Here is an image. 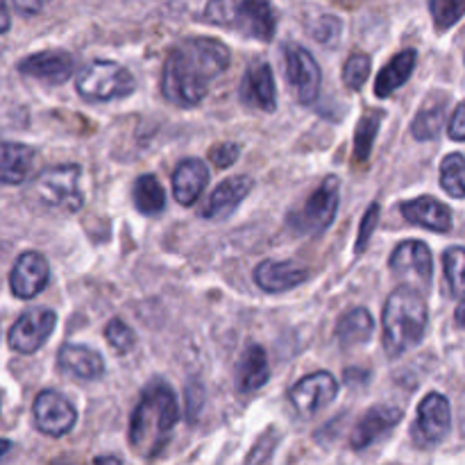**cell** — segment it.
Masks as SVG:
<instances>
[{"label":"cell","instance_id":"cell-1","mask_svg":"<svg viewBox=\"0 0 465 465\" xmlns=\"http://www.w3.org/2000/svg\"><path fill=\"white\" fill-rule=\"evenodd\" d=\"M230 48L212 36H193L171 50L163 62L162 94L177 107H198L209 86L230 66Z\"/></svg>","mask_w":465,"mask_h":465},{"label":"cell","instance_id":"cell-2","mask_svg":"<svg viewBox=\"0 0 465 465\" xmlns=\"http://www.w3.org/2000/svg\"><path fill=\"white\" fill-rule=\"evenodd\" d=\"M180 420V402L166 381H153L141 395L130 420V445L139 457L157 459Z\"/></svg>","mask_w":465,"mask_h":465},{"label":"cell","instance_id":"cell-3","mask_svg":"<svg viewBox=\"0 0 465 465\" xmlns=\"http://www.w3.org/2000/svg\"><path fill=\"white\" fill-rule=\"evenodd\" d=\"M430 309L425 298L411 286H398L389 295L381 313V339L389 357H402L425 339Z\"/></svg>","mask_w":465,"mask_h":465},{"label":"cell","instance_id":"cell-4","mask_svg":"<svg viewBox=\"0 0 465 465\" xmlns=\"http://www.w3.org/2000/svg\"><path fill=\"white\" fill-rule=\"evenodd\" d=\"M77 94L89 103H109L134 94V75L125 66L107 59H95L77 73Z\"/></svg>","mask_w":465,"mask_h":465},{"label":"cell","instance_id":"cell-5","mask_svg":"<svg viewBox=\"0 0 465 465\" xmlns=\"http://www.w3.org/2000/svg\"><path fill=\"white\" fill-rule=\"evenodd\" d=\"M80 175L82 168L77 163H64V166L48 168V171H44L36 177L30 193L44 207L77 213L82 204H84V195H82L80 189Z\"/></svg>","mask_w":465,"mask_h":465},{"label":"cell","instance_id":"cell-6","mask_svg":"<svg viewBox=\"0 0 465 465\" xmlns=\"http://www.w3.org/2000/svg\"><path fill=\"white\" fill-rule=\"evenodd\" d=\"M341 203V180L336 175H330L312 195L302 209L293 212L289 216V223L300 234H321L322 230L334 223L336 212Z\"/></svg>","mask_w":465,"mask_h":465},{"label":"cell","instance_id":"cell-7","mask_svg":"<svg viewBox=\"0 0 465 465\" xmlns=\"http://www.w3.org/2000/svg\"><path fill=\"white\" fill-rule=\"evenodd\" d=\"M391 272L402 286L430 291L434 280V257L422 241H402L391 254Z\"/></svg>","mask_w":465,"mask_h":465},{"label":"cell","instance_id":"cell-8","mask_svg":"<svg viewBox=\"0 0 465 465\" xmlns=\"http://www.w3.org/2000/svg\"><path fill=\"white\" fill-rule=\"evenodd\" d=\"M452 430V409L450 400L440 393H430L418 407L416 422L411 427V439L418 448L430 450L443 443Z\"/></svg>","mask_w":465,"mask_h":465},{"label":"cell","instance_id":"cell-9","mask_svg":"<svg viewBox=\"0 0 465 465\" xmlns=\"http://www.w3.org/2000/svg\"><path fill=\"white\" fill-rule=\"evenodd\" d=\"M284 73L300 104L316 103L321 94L322 73L313 54L300 44L284 45Z\"/></svg>","mask_w":465,"mask_h":465},{"label":"cell","instance_id":"cell-10","mask_svg":"<svg viewBox=\"0 0 465 465\" xmlns=\"http://www.w3.org/2000/svg\"><path fill=\"white\" fill-rule=\"evenodd\" d=\"M57 327V313L53 309L36 307L27 309L18 316V321L9 327V348L18 354H35L45 345L50 334Z\"/></svg>","mask_w":465,"mask_h":465},{"label":"cell","instance_id":"cell-11","mask_svg":"<svg viewBox=\"0 0 465 465\" xmlns=\"http://www.w3.org/2000/svg\"><path fill=\"white\" fill-rule=\"evenodd\" d=\"M35 425L41 434L62 439L71 434L77 422V411L59 391H41L32 404Z\"/></svg>","mask_w":465,"mask_h":465},{"label":"cell","instance_id":"cell-12","mask_svg":"<svg viewBox=\"0 0 465 465\" xmlns=\"http://www.w3.org/2000/svg\"><path fill=\"white\" fill-rule=\"evenodd\" d=\"M336 395H339V381L334 380V375L321 371L300 380L289 391V402L293 404L295 413L300 418H312L321 409L330 407L336 400Z\"/></svg>","mask_w":465,"mask_h":465},{"label":"cell","instance_id":"cell-13","mask_svg":"<svg viewBox=\"0 0 465 465\" xmlns=\"http://www.w3.org/2000/svg\"><path fill=\"white\" fill-rule=\"evenodd\" d=\"M16 68L21 75L35 77L45 84H64L75 71V57L66 50H44L21 59Z\"/></svg>","mask_w":465,"mask_h":465},{"label":"cell","instance_id":"cell-14","mask_svg":"<svg viewBox=\"0 0 465 465\" xmlns=\"http://www.w3.org/2000/svg\"><path fill=\"white\" fill-rule=\"evenodd\" d=\"M50 282V266L45 262L44 254L27 250L14 263L12 272H9V286L12 293L21 300H32L45 289Z\"/></svg>","mask_w":465,"mask_h":465},{"label":"cell","instance_id":"cell-15","mask_svg":"<svg viewBox=\"0 0 465 465\" xmlns=\"http://www.w3.org/2000/svg\"><path fill=\"white\" fill-rule=\"evenodd\" d=\"M402 416V409L398 407H372L371 411L359 420L352 436H350L352 450L361 452V450H368L372 443H377L380 439L389 436L391 430H395V425H400Z\"/></svg>","mask_w":465,"mask_h":465},{"label":"cell","instance_id":"cell-16","mask_svg":"<svg viewBox=\"0 0 465 465\" xmlns=\"http://www.w3.org/2000/svg\"><path fill=\"white\" fill-rule=\"evenodd\" d=\"M254 180L250 175H236L227 177L225 182L213 189V193H209L207 203H204L200 216L203 218H227L252 191Z\"/></svg>","mask_w":465,"mask_h":465},{"label":"cell","instance_id":"cell-17","mask_svg":"<svg viewBox=\"0 0 465 465\" xmlns=\"http://www.w3.org/2000/svg\"><path fill=\"white\" fill-rule=\"evenodd\" d=\"M309 280L307 268L293 262H262L254 268V282L266 293H284V291L298 289Z\"/></svg>","mask_w":465,"mask_h":465},{"label":"cell","instance_id":"cell-18","mask_svg":"<svg viewBox=\"0 0 465 465\" xmlns=\"http://www.w3.org/2000/svg\"><path fill=\"white\" fill-rule=\"evenodd\" d=\"M241 98H243V103H248L250 107H257L268 114L275 112L277 89L271 64L262 62L245 73L243 84H241Z\"/></svg>","mask_w":465,"mask_h":465},{"label":"cell","instance_id":"cell-19","mask_svg":"<svg viewBox=\"0 0 465 465\" xmlns=\"http://www.w3.org/2000/svg\"><path fill=\"white\" fill-rule=\"evenodd\" d=\"M400 212L409 223L425 227L430 232L452 230V212H450V207L440 200L431 198V195L407 200V203L400 204Z\"/></svg>","mask_w":465,"mask_h":465},{"label":"cell","instance_id":"cell-20","mask_svg":"<svg viewBox=\"0 0 465 465\" xmlns=\"http://www.w3.org/2000/svg\"><path fill=\"white\" fill-rule=\"evenodd\" d=\"M57 363L59 371L82 381H95L104 375L103 357L95 350L86 348V345H62L57 354Z\"/></svg>","mask_w":465,"mask_h":465},{"label":"cell","instance_id":"cell-21","mask_svg":"<svg viewBox=\"0 0 465 465\" xmlns=\"http://www.w3.org/2000/svg\"><path fill=\"white\" fill-rule=\"evenodd\" d=\"M275 12L268 0H241L234 27H239L243 35L268 44L275 36Z\"/></svg>","mask_w":465,"mask_h":465},{"label":"cell","instance_id":"cell-22","mask_svg":"<svg viewBox=\"0 0 465 465\" xmlns=\"http://www.w3.org/2000/svg\"><path fill=\"white\" fill-rule=\"evenodd\" d=\"M207 182V163L200 162V159H184V162L177 163L175 173H173V195H175V200L180 204L191 207L203 195Z\"/></svg>","mask_w":465,"mask_h":465},{"label":"cell","instance_id":"cell-23","mask_svg":"<svg viewBox=\"0 0 465 465\" xmlns=\"http://www.w3.org/2000/svg\"><path fill=\"white\" fill-rule=\"evenodd\" d=\"M271 380V366H268L266 350L262 345H250L236 366V389L239 393L248 395L263 389Z\"/></svg>","mask_w":465,"mask_h":465},{"label":"cell","instance_id":"cell-24","mask_svg":"<svg viewBox=\"0 0 465 465\" xmlns=\"http://www.w3.org/2000/svg\"><path fill=\"white\" fill-rule=\"evenodd\" d=\"M418 53L413 48L402 50V53L395 54L375 80V95L377 98H391L400 86L407 84L409 77L413 75V68H416Z\"/></svg>","mask_w":465,"mask_h":465},{"label":"cell","instance_id":"cell-25","mask_svg":"<svg viewBox=\"0 0 465 465\" xmlns=\"http://www.w3.org/2000/svg\"><path fill=\"white\" fill-rule=\"evenodd\" d=\"M32 162H35V150L30 145L5 141L3 150H0V180H3V184L14 186L25 182L32 171Z\"/></svg>","mask_w":465,"mask_h":465},{"label":"cell","instance_id":"cell-26","mask_svg":"<svg viewBox=\"0 0 465 465\" xmlns=\"http://www.w3.org/2000/svg\"><path fill=\"white\" fill-rule=\"evenodd\" d=\"M372 334H375V321H372L371 312L363 307L348 312L336 325V339L343 350H352L357 345L368 343Z\"/></svg>","mask_w":465,"mask_h":465},{"label":"cell","instance_id":"cell-27","mask_svg":"<svg viewBox=\"0 0 465 465\" xmlns=\"http://www.w3.org/2000/svg\"><path fill=\"white\" fill-rule=\"evenodd\" d=\"M132 200L143 216H159L166 209V193H163L157 177L150 175V173L136 177L134 186H132Z\"/></svg>","mask_w":465,"mask_h":465},{"label":"cell","instance_id":"cell-28","mask_svg":"<svg viewBox=\"0 0 465 465\" xmlns=\"http://www.w3.org/2000/svg\"><path fill=\"white\" fill-rule=\"evenodd\" d=\"M381 118H384L381 112H368L363 114L361 121H359L357 132H354V159H357L359 163L368 162V157H371L377 132H380L381 127Z\"/></svg>","mask_w":465,"mask_h":465},{"label":"cell","instance_id":"cell-29","mask_svg":"<svg viewBox=\"0 0 465 465\" xmlns=\"http://www.w3.org/2000/svg\"><path fill=\"white\" fill-rule=\"evenodd\" d=\"M445 125V104H427L420 112L416 114L411 123V134L416 136L418 141H431L440 134Z\"/></svg>","mask_w":465,"mask_h":465},{"label":"cell","instance_id":"cell-30","mask_svg":"<svg viewBox=\"0 0 465 465\" xmlns=\"http://www.w3.org/2000/svg\"><path fill=\"white\" fill-rule=\"evenodd\" d=\"M440 186L452 198H465V157L461 153L448 154L440 162Z\"/></svg>","mask_w":465,"mask_h":465},{"label":"cell","instance_id":"cell-31","mask_svg":"<svg viewBox=\"0 0 465 465\" xmlns=\"http://www.w3.org/2000/svg\"><path fill=\"white\" fill-rule=\"evenodd\" d=\"M443 272L448 280L450 293L461 298L465 295V248L454 245L443 252Z\"/></svg>","mask_w":465,"mask_h":465},{"label":"cell","instance_id":"cell-32","mask_svg":"<svg viewBox=\"0 0 465 465\" xmlns=\"http://www.w3.org/2000/svg\"><path fill=\"white\" fill-rule=\"evenodd\" d=\"M239 0H209L203 12V21L209 25L234 27L239 16Z\"/></svg>","mask_w":465,"mask_h":465},{"label":"cell","instance_id":"cell-33","mask_svg":"<svg viewBox=\"0 0 465 465\" xmlns=\"http://www.w3.org/2000/svg\"><path fill=\"white\" fill-rule=\"evenodd\" d=\"M431 18L439 30L457 25L465 14V0H431L430 3Z\"/></svg>","mask_w":465,"mask_h":465},{"label":"cell","instance_id":"cell-34","mask_svg":"<svg viewBox=\"0 0 465 465\" xmlns=\"http://www.w3.org/2000/svg\"><path fill=\"white\" fill-rule=\"evenodd\" d=\"M371 57L363 53H354L350 54L348 62L343 64V82L350 86L352 91H359L366 80L371 77Z\"/></svg>","mask_w":465,"mask_h":465},{"label":"cell","instance_id":"cell-35","mask_svg":"<svg viewBox=\"0 0 465 465\" xmlns=\"http://www.w3.org/2000/svg\"><path fill=\"white\" fill-rule=\"evenodd\" d=\"M104 339H107V343L112 345L118 354L132 352L136 345L134 331H132V327L125 325L121 318H114V321L107 322V327H104Z\"/></svg>","mask_w":465,"mask_h":465},{"label":"cell","instance_id":"cell-36","mask_svg":"<svg viewBox=\"0 0 465 465\" xmlns=\"http://www.w3.org/2000/svg\"><path fill=\"white\" fill-rule=\"evenodd\" d=\"M312 35L318 44L327 45V48H336L341 41V35H343V23H341L339 16H321L312 27Z\"/></svg>","mask_w":465,"mask_h":465},{"label":"cell","instance_id":"cell-37","mask_svg":"<svg viewBox=\"0 0 465 465\" xmlns=\"http://www.w3.org/2000/svg\"><path fill=\"white\" fill-rule=\"evenodd\" d=\"M380 216H381L380 203H372L371 207H368V212L363 213L361 227H359L357 243H354V252L357 254H361L363 250L368 248V243H371L372 234H375V230H377V223H380Z\"/></svg>","mask_w":465,"mask_h":465},{"label":"cell","instance_id":"cell-38","mask_svg":"<svg viewBox=\"0 0 465 465\" xmlns=\"http://www.w3.org/2000/svg\"><path fill=\"white\" fill-rule=\"evenodd\" d=\"M239 154H241V145L232 143V141H225V143L213 145L209 157H212V162L216 163L218 168H230L232 163H236Z\"/></svg>","mask_w":465,"mask_h":465},{"label":"cell","instance_id":"cell-39","mask_svg":"<svg viewBox=\"0 0 465 465\" xmlns=\"http://www.w3.org/2000/svg\"><path fill=\"white\" fill-rule=\"evenodd\" d=\"M448 134L452 141H465V100L454 109L452 118H450Z\"/></svg>","mask_w":465,"mask_h":465},{"label":"cell","instance_id":"cell-40","mask_svg":"<svg viewBox=\"0 0 465 465\" xmlns=\"http://www.w3.org/2000/svg\"><path fill=\"white\" fill-rule=\"evenodd\" d=\"M48 3L50 0H12L16 12L23 14V16H35V14H39Z\"/></svg>","mask_w":465,"mask_h":465},{"label":"cell","instance_id":"cell-41","mask_svg":"<svg viewBox=\"0 0 465 465\" xmlns=\"http://www.w3.org/2000/svg\"><path fill=\"white\" fill-rule=\"evenodd\" d=\"M454 318H457V325L463 327V330H465V300L457 307V313H454Z\"/></svg>","mask_w":465,"mask_h":465},{"label":"cell","instance_id":"cell-42","mask_svg":"<svg viewBox=\"0 0 465 465\" xmlns=\"http://www.w3.org/2000/svg\"><path fill=\"white\" fill-rule=\"evenodd\" d=\"M9 30V12H7V5H3V32Z\"/></svg>","mask_w":465,"mask_h":465},{"label":"cell","instance_id":"cell-43","mask_svg":"<svg viewBox=\"0 0 465 465\" xmlns=\"http://www.w3.org/2000/svg\"><path fill=\"white\" fill-rule=\"evenodd\" d=\"M95 463H121V459L118 457H98L95 459Z\"/></svg>","mask_w":465,"mask_h":465},{"label":"cell","instance_id":"cell-44","mask_svg":"<svg viewBox=\"0 0 465 465\" xmlns=\"http://www.w3.org/2000/svg\"><path fill=\"white\" fill-rule=\"evenodd\" d=\"M9 450H12V443H9V440H3V454H0V457H5Z\"/></svg>","mask_w":465,"mask_h":465}]
</instances>
